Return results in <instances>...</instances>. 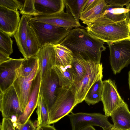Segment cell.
Listing matches in <instances>:
<instances>
[{
  "mask_svg": "<svg viewBox=\"0 0 130 130\" xmlns=\"http://www.w3.org/2000/svg\"><path fill=\"white\" fill-rule=\"evenodd\" d=\"M25 58H12L0 64V91H3L12 85L16 78V70Z\"/></svg>",
  "mask_w": 130,
  "mask_h": 130,
  "instance_id": "4fadbf2b",
  "label": "cell"
},
{
  "mask_svg": "<svg viewBox=\"0 0 130 130\" xmlns=\"http://www.w3.org/2000/svg\"><path fill=\"white\" fill-rule=\"evenodd\" d=\"M38 126L37 127V130H38Z\"/></svg>",
  "mask_w": 130,
  "mask_h": 130,
  "instance_id": "7bdbcfd3",
  "label": "cell"
},
{
  "mask_svg": "<svg viewBox=\"0 0 130 130\" xmlns=\"http://www.w3.org/2000/svg\"><path fill=\"white\" fill-rule=\"evenodd\" d=\"M73 57L71 64L74 83L77 84L84 77L89 64V61L79 54H73Z\"/></svg>",
  "mask_w": 130,
  "mask_h": 130,
  "instance_id": "44dd1931",
  "label": "cell"
},
{
  "mask_svg": "<svg viewBox=\"0 0 130 130\" xmlns=\"http://www.w3.org/2000/svg\"><path fill=\"white\" fill-rule=\"evenodd\" d=\"M80 130H96L92 126H88L84 127Z\"/></svg>",
  "mask_w": 130,
  "mask_h": 130,
  "instance_id": "74e56055",
  "label": "cell"
},
{
  "mask_svg": "<svg viewBox=\"0 0 130 130\" xmlns=\"http://www.w3.org/2000/svg\"><path fill=\"white\" fill-rule=\"evenodd\" d=\"M35 0H23L20 13L23 15L34 16L38 15L35 9Z\"/></svg>",
  "mask_w": 130,
  "mask_h": 130,
  "instance_id": "4dcf8cb0",
  "label": "cell"
},
{
  "mask_svg": "<svg viewBox=\"0 0 130 130\" xmlns=\"http://www.w3.org/2000/svg\"><path fill=\"white\" fill-rule=\"evenodd\" d=\"M29 22L38 40L40 47L48 44H60L71 29L30 20Z\"/></svg>",
  "mask_w": 130,
  "mask_h": 130,
  "instance_id": "277c9868",
  "label": "cell"
},
{
  "mask_svg": "<svg viewBox=\"0 0 130 130\" xmlns=\"http://www.w3.org/2000/svg\"><path fill=\"white\" fill-rule=\"evenodd\" d=\"M76 90L73 84L60 87L57 91V97L49 112L48 124L56 123L71 112L77 104L75 98Z\"/></svg>",
  "mask_w": 130,
  "mask_h": 130,
  "instance_id": "3957f363",
  "label": "cell"
},
{
  "mask_svg": "<svg viewBox=\"0 0 130 130\" xmlns=\"http://www.w3.org/2000/svg\"><path fill=\"white\" fill-rule=\"evenodd\" d=\"M53 68L58 77L60 87H67L73 84L74 79L71 65L65 67L55 65Z\"/></svg>",
  "mask_w": 130,
  "mask_h": 130,
  "instance_id": "7402d4cb",
  "label": "cell"
},
{
  "mask_svg": "<svg viewBox=\"0 0 130 130\" xmlns=\"http://www.w3.org/2000/svg\"><path fill=\"white\" fill-rule=\"evenodd\" d=\"M38 127V130H57L53 126L50 124L39 125Z\"/></svg>",
  "mask_w": 130,
  "mask_h": 130,
  "instance_id": "d590c367",
  "label": "cell"
},
{
  "mask_svg": "<svg viewBox=\"0 0 130 130\" xmlns=\"http://www.w3.org/2000/svg\"><path fill=\"white\" fill-rule=\"evenodd\" d=\"M108 6L105 0H91L81 12L79 19L87 25L103 16Z\"/></svg>",
  "mask_w": 130,
  "mask_h": 130,
  "instance_id": "e0dca14e",
  "label": "cell"
},
{
  "mask_svg": "<svg viewBox=\"0 0 130 130\" xmlns=\"http://www.w3.org/2000/svg\"><path fill=\"white\" fill-rule=\"evenodd\" d=\"M41 77L39 71L33 80L29 92L28 103L23 113L18 118L17 121L22 125L29 119L34 111L37 107L39 96Z\"/></svg>",
  "mask_w": 130,
  "mask_h": 130,
  "instance_id": "5bb4252c",
  "label": "cell"
},
{
  "mask_svg": "<svg viewBox=\"0 0 130 130\" xmlns=\"http://www.w3.org/2000/svg\"><path fill=\"white\" fill-rule=\"evenodd\" d=\"M104 43L91 36L85 28H77L71 29L60 44L73 54H79L87 60L100 63L102 52L106 49Z\"/></svg>",
  "mask_w": 130,
  "mask_h": 130,
  "instance_id": "6da1fadb",
  "label": "cell"
},
{
  "mask_svg": "<svg viewBox=\"0 0 130 130\" xmlns=\"http://www.w3.org/2000/svg\"><path fill=\"white\" fill-rule=\"evenodd\" d=\"M20 19L18 11L12 10L0 6V30L10 37L14 36Z\"/></svg>",
  "mask_w": 130,
  "mask_h": 130,
  "instance_id": "9a60e30c",
  "label": "cell"
},
{
  "mask_svg": "<svg viewBox=\"0 0 130 130\" xmlns=\"http://www.w3.org/2000/svg\"><path fill=\"white\" fill-rule=\"evenodd\" d=\"M54 45L56 55L55 65L64 67L71 65L73 57V53L71 51L65 46L60 44Z\"/></svg>",
  "mask_w": 130,
  "mask_h": 130,
  "instance_id": "603a6c76",
  "label": "cell"
},
{
  "mask_svg": "<svg viewBox=\"0 0 130 130\" xmlns=\"http://www.w3.org/2000/svg\"><path fill=\"white\" fill-rule=\"evenodd\" d=\"M0 110L4 118L13 115L18 118L23 113L15 89L12 85L3 91H0Z\"/></svg>",
  "mask_w": 130,
  "mask_h": 130,
  "instance_id": "30bf717a",
  "label": "cell"
},
{
  "mask_svg": "<svg viewBox=\"0 0 130 130\" xmlns=\"http://www.w3.org/2000/svg\"><path fill=\"white\" fill-rule=\"evenodd\" d=\"M111 117L114 127L121 130H130V111L126 103L116 110Z\"/></svg>",
  "mask_w": 130,
  "mask_h": 130,
  "instance_id": "ffe728a7",
  "label": "cell"
},
{
  "mask_svg": "<svg viewBox=\"0 0 130 130\" xmlns=\"http://www.w3.org/2000/svg\"><path fill=\"white\" fill-rule=\"evenodd\" d=\"M32 16L23 15L17 30L14 35L19 49L24 58H26V42L27 27Z\"/></svg>",
  "mask_w": 130,
  "mask_h": 130,
  "instance_id": "d6986e66",
  "label": "cell"
},
{
  "mask_svg": "<svg viewBox=\"0 0 130 130\" xmlns=\"http://www.w3.org/2000/svg\"><path fill=\"white\" fill-rule=\"evenodd\" d=\"M27 32L26 58L36 56L41 48L36 35L29 22Z\"/></svg>",
  "mask_w": 130,
  "mask_h": 130,
  "instance_id": "cb8c5ba5",
  "label": "cell"
},
{
  "mask_svg": "<svg viewBox=\"0 0 130 130\" xmlns=\"http://www.w3.org/2000/svg\"><path fill=\"white\" fill-rule=\"evenodd\" d=\"M72 130H80L88 126L101 127L103 130H110L114 126L108 121V117L99 113L79 112L69 115Z\"/></svg>",
  "mask_w": 130,
  "mask_h": 130,
  "instance_id": "52a82bcc",
  "label": "cell"
},
{
  "mask_svg": "<svg viewBox=\"0 0 130 130\" xmlns=\"http://www.w3.org/2000/svg\"><path fill=\"white\" fill-rule=\"evenodd\" d=\"M103 88V81L101 79L95 82L88 91L85 99L86 102L89 105L101 101Z\"/></svg>",
  "mask_w": 130,
  "mask_h": 130,
  "instance_id": "484cf974",
  "label": "cell"
},
{
  "mask_svg": "<svg viewBox=\"0 0 130 130\" xmlns=\"http://www.w3.org/2000/svg\"><path fill=\"white\" fill-rule=\"evenodd\" d=\"M110 130H121L120 129H117L113 127Z\"/></svg>",
  "mask_w": 130,
  "mask_h": 130,
  "instance_id": "b9f144b4",
  "label": "cell"
},
{
  "mask_svg": "<svg viewBox=\"0 0 130 130\" xmlns=\"http://www.w3.org/2000/svg\"><path fill=\"white\" fill-rule=\"evenodd\" d=\"M103 67L102 63H96L89 60V64L83 78L75 86V98L77 104L84 101L88 91L96 82L102 79Z\"/></svg>",
  "mask_w": 130,
  "mask_h": 130,
  "instance_id": "8992f818",
  "label": "cell"
},
{
  "mask_svg": "<svg viewBox=\"0 0 130 130\" xmlns=\"http://www.w3.org/2000/svg\"><path fill=\"white\" fill-rule=\"evenodd\" d=\"M0 130H16L10 119L3 118L0 125Z\"/></svg>",
  "mask_w": 130,
  "mask_h": 130,
  "instance_id": "836d02e7",
  "label": "cell"
},
{
  "mask_svg": "<svg viewBox=\"0 0 130 130\" xmlns=\"http://www.w3.org/2000/svg\"><path fill=\"white\" fill-rule=\"evenodd\" d=\"M39 71L38 61L33 71L28 76L17 77L12 85L17 94L20 107L23 112L28 103L29 92L32 82Z\"/></svg>",
  "mask_w": 130,
  "mask_h": 130,
  "instance_id": "8fae6325",
  "label": "cell"
},
{
  "mask_svg": "<svg viewBox=\"0 0 130 130\" xmlns=\"http://www.w3.org/2000/svg\"><path fill=\"white\" fill-rule=\"evenodd\" d=\"M128 83L129 88L130 90V70L128 72Z\"/></svg>",
  "mask_w": 130,
  "mask_h": 130,
  "instance_id": "60d3db41",
  "label": "cell"
},
{
  "mask_svg": "<svg viewBox=\"0 0 130 130\" xmlns=\"http://www.w3.org/2000/svg\"><path fill=\"white\" fill-rule=\"evenodd\" d=\"M13 42L9 35L0 30V52L10 56L13 52Z\"/></svg>",
  "mask_w": 130,
  "mask_h": 130,
  "instance_id": "f546056e",
  "label": "cell"
},
{
  "mask_svg": "<svg viewBox=\"0 0 130 130\" xmlns=\"http://www.w3.org/2000/svg\"><path fill=\"white\" fill-rule=\"evenodd\" d=\"M39 125L37 120L33 123L29 119L23 124L20 125L17 124L15 128L16 130H37V127Z\"/></svg>",
  "mask_w": 130,
  "mask_h": 130,
  "instance_id": "d6a6232c",
  "label": "cell"
},
{
  "mask_svg": "<svg viewBox=\"0 0 130 130\" xmlns=\"http://www.w3.org/2000/svg\"><path fill=\"white\" fill-rule=\"evenodd\" d=\"M58 77L53 68L49 70L41 80L39 95L43 98L48 112L57 97V91L60 87Z\"/></svg>",
  "mask_w": 130,
  "mask_h": 130,
  "instance_id": "9c48e42d",
  "label": "cell"
},
{
  "mask_svg": "<svg viewBox=\"0 0 130 130\" xmlns=\"http://www.w3.org/2000/svg\"><path fill=\"white\" fill-rule=\"evenodd\" d=\"M36 56L38 60L42 80L47 71L55 65V45L48 44L42 47Z\"/></svg>",
  "mask_w": 130,
  "mask_h": 130,
  "instance_id": "2e32d148",
  "label": "cell"
},
{
  "mask_svg": "<svg viewBox=\"0 0 130 130\" xmlns=\"http://www.w3.org/2000/svg\"><path fill=\"white\" fill-rule=\"evenodd\" d=\"M36 112L39 125L49 124V114L43 97L39 95Z\"/></svg>",
  "mask_w": 130,
  "mask_h": 130,
  "instance_id": "f1b7e54d",
  "label": "cell"
},
{
  "mask_svg": "<svg viewBox=\"0 0 130 130\" xmlns=\"http://www.w3.org/2000/svg\"><path fill=\"white\" fill-rule=\"evenodd\" d=\"M103 88L101 101L105 115L111 116L118 108L125 103L117 89L115 82L109 79L103 81Z\"/></svg>",
  "mask_w": 130,
  "mask_h": 130,
  "instance_id": "ba28073f",
  "label": "cell"
},
{
  "mask_svg": "<svg viewBox=\"0 0 130 130\" xmlns=\"http://www.w3.org/2000/svg\"><path fill=\"white\" fill-rule=\"evenodd\" d=\"M34 6L38 15L56 13L64 10L65 7L64 0H35Z\"/></svg>",
  "mask_w": 130,
  "mask_h": 130,
  "instance_id": "ac0fdd59",
  "label": "cell"
},
{
  "mask_svg": "<svg viewBox=\"0 0 130 130\" xmlns=\"http://www.w3.org/2000/svg\"><path fill=\"white\" fill-rule=\"evenodd\" d=\"M108 45L110 64L113 73L116 74L130 63V39L113 42Z\"/></svg>",
  "mask_w": 130,
  "mask_h": 130,
  "instance_id": "5b68a950",
  "label": "cell"
},
{
  "mask_svg": "<svg viewBox=\"0 0 130 130\" xmlns=\"http://www.w3.org/2000/svg\"><path fill=\"white\" fill-rule=\"evenodd\" d=\"M106 4L110 6L116 7L127 6L130 3V0H106Z\"/></svg>",
  "mask_w": 130,
  "mask_h": 130,
  "instance_id": "e575fe53",
  "label": "cell"
},
{
  "mask_svg": "<svg viewBox=\"0 0 130 130\" xmlns=\"http://www.w3.org/2000/svg\"><path fill=\"white\" fill-rule=\"evenodd\" d=\"M86 0H64L66 12L72 15L77 24L81 27L79 19L82 7Z\"/></svg>",
  "mask_w": 130,
  "mask_h": 130,
  "instance_id": "4316f807",
  "label": "cell"
},
{
  "mask_svg": "<svg viewBox=\"0 0 130 130\" xmlns=\"http://www.w3.org/2000/svg\"><path fill=\"white\" fill-rule=\"evenodd\" d=\"M38 61L36 56L25 58L20 66L16 70V78L18 77H26L31 73Z\"/></svg>",
  "mask_w": 130,
  "mask_h": 130,
  "instance_id": "83f0119b",
  "label": "cell"
},
{
  "mask_svg": "<svg viewBox=\"0 0 130 130\" xmlns=\"http://www.w3.org/2000/svg\"><path fill=\"white\" fill-rule=\"evenodd\" d=\"M18 117L15 115H12L11 117L9 118L11 120L12 122L13 123L16 122Z\"/></svg>",
  "mask_w": 130,
  "mask_h": 130,
  "instance_id": "f35d334b",
  "label": "cell"
},
{
  "mask_svg": "<svg viewBox=\"0 0 130 130\" xmlns=\"http://www.w3.org/2000/svg\"><path fill=\"white\" fill-rule=\"evenodd\" d=\"M130 11L127 7H116L108 5L103 15L114 22L121 21L126 18V13Z\"/></svg>",
  "mask_w": 130,
  "mask_h": 130,
  "instance_id": "d4e9b609",
  "label": "cell"
},
{
  "mask_svg": "<svg viewBox=\"0 0 130 130\" xmlns=\"http://www.w3.org/2000/svg\"><path fill=\"white\" fill-rule=\"evenodd\" d=\"M126 6L130 9V3ZM126 17L128 18L129 21V27L130 30V11L126 13Z\"/></svg>",
  "mask_w": 130,
  "mask_h": 130,
  "instance_id": "ab89813d",
  "label": "cell"
},
{
  "mask_svg": "<svg viewBox=\"0 0 130 130\" xmlns=\"http://www.w3.org/2000/svg\"><path fill=\"white\" fill-rule=\"evenodd\" d=\"M11 58L9 56L0 52V64L9 60Z\"/></svg>",
  "mask_w": 130,
  "mask_h": 130,
  "instance_id": "8d00e7d4",
  "label": "cell"
},
{
  "mask_svg": "<svg viewBox=\"0 0 130 130\" xmlns=\"http://www.w3.org/2000/svg\"><path fill=\"white\" fill-rule=\"evenodd\" d=\"M23 0H0V6H3L10 10L18 11L21 10Z\"/></svg>",
  "mask_w": 130,
  "mask_h": 130,
  "instance_id": "1f68e13d",
  "label": "cell"
},
{
  "mask_svg": "<svg viewBox=\"0 0 130 130\" xmlns=\"http://www.w3.org/2000/svg\"><path fill=\"white\" fill-rule=\"evenodd\" d=\"M129 23L127 17L124 20L114 22L103 15L88 24L85 29L91 36L109 45L130 39Z\"/></svg>",
  "mask_w": 130,
  "mask_h": 130,
  "instance_id": "7a4b0ae2",
  "label": "cell"
},
{
  "mask_svg": "<svg viewBox=\"0 0 130 130\" xmlns=\"http://www.w3.org/2000/svg\"><path fill=\"white\" fill-rule=\"evenodd\" d=\"M30 19L67 29L81 27L73 17L64 10L52 14L37 15L32 17Z\"/></svg>",
  "mask_w": 130,
  "mask_h": 130,
  "instance_id": "7c38bea8",
  "label": "cell"
}]
</instances>
